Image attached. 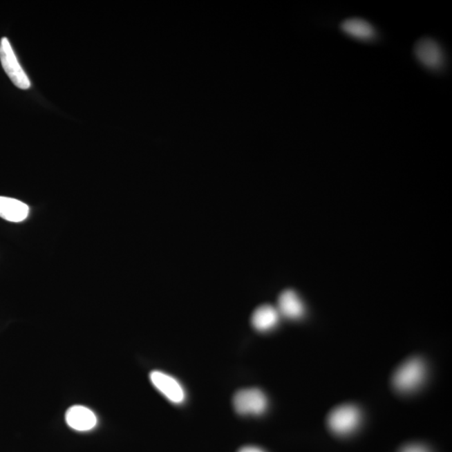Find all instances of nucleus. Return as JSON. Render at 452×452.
Listing matches in <instances>:
<instances>
[{
	"mask_svg": "<svg viewBox=\"0 0 452 452\" xmlns=\"http://www.w3.org/2000/svg\"><path fill=\"white\" fill-rule=\"evenodd\" d=\"M0 62L8 77L15 86L22 90L30 88V79L19 64L9 39L6 37H3L0 41Z\"/></svg>",
	"mask_w": 452,
	"mask_h": 452,
	"instance_id": "obj_4",
	"label": "nucleus"
},
{
	"mask_svg": "<svg viewBox=\"0 0 452 452\" xmlns=\"http://www.w3.org/2000/svg\"><path fill=\"white\" fill-rule=\"evenodd\" d=\"M399 452H429V451H428L426 448L424 447L423 446L413 444V445H408L403 447Z\"/></svg>",
	"mask_w": 452,
	"mask_h": 452,
	"instance_id": "obj_12",
	"label": "nucleus"
},
{
	"mask_svg": "<svg viewBox=\"0 0 452 452\" xmlns=\"http://www.w3.org/2000/svg\"><path fill=\"white\" fill-rule=\"evenodd\" d=\"M414 54L420 64L432 70L441 69L445 59L442 47L431 37L419 39L415 44Z\"/></svg>",
	"mask_w": 452,
	"mask_h": 452,
	"instance_id": "obj_5",
	"label": "nucleus"
},
{
	"mask_svg": "<svg viewBox=\"0 0 452 452\" xmlns=\"http://www.w3.org/2000/svg\"><path fill=\"white\" fill-rule=\"evenodd\" d=\"M233 406L241 415H261L267 409L268 399L259 388H244L234 395Z\"/></svg>",
	"mask_w": 452,
	"mask_h": 452,
	"instance_id": "obj_2",
	"label": "nucleus"
},
{
	"mask_svg": "<svg viewBox=\"0 0 452 452\" xmlns=\"http://www.w3.org/2000/svg\"><path fill=\"white\" fill-rule=\"evenodd\" d=\"M361 413L352 404H343L336 407L328 415L329 429L336 435H345L352 433L359 426Z\"/></svg>",
	"mask_w": 452,
	"mask_h": 452,
	"instance_id": "obj_3",
	"label": "nucleus"
},
{
	"mask_svg": "<svg viewBox=\"0 0 452 452\" xmlns=\"http://www.w3.org/2000/svg\"><path fill=\"white\" fill-rule=\"evenodd\" d=\"M29 206L13 198L0 196V217L3 220L22 222L29 216Z\"/></svg>",
	"mask_w": 452,
	"mask_h": 452,
	"instance_id": "obj_10",
	"label": "nucleus"
},
{
	"mask_svg": "<svg viewBox=\"0 0 452 452\" xmlns=\"http://www.w3.org/2000/svg\"><path fill=\"white\" fill-rule=\"evenodd\" d=\"M425 364L419 358L406 361L395 372L392 383L396 390L408 393L417 388L425 379Z\"/></svg>",
	"mask_w": 452,
	"mask_h": 452,
	"instance_id": "obj_1",
	"label": "nucleus"
},
{
	"mask_svg": "<svg viewBox=\"0 0 452 452\" xmlns=\"http://www.w3.org/2000/svg\"><path fill=\"white\" fill-rule=\"evenodd\" d=\"M279 314L288 319H299L305 312L304 305L299 295L293 290H285L281 293L279 299Z\"/></svg>",
	"mask_w": 452,
	"mask_h": 452,
	"instance_id": "obj_9",
	"label": "nucleus"
},
{
	"mask_svg": "<svg viewBox=\"0 0 452 452\" xmlns=\"http://www.w3.org/2000/svg\"><path fill=\"white\" fill-rule=\"evenodd\" d=\"M238 452H265L263 449H261L259 447L247 446L241 448Z\"/></svg>",
	"mask_w": 452,
	"mask_h": 452,
	"instance_id": "obj_13",
	"label": "nucleus"
},
{
	"mask_svg": "<svg viewBox=\"0 0 452 452\" xmlns=\"http://www.w3.org/2000/svg\"><path fill=\"white\" fill-rule=\"evenodd\" d=\"M279 319L280 314L277 308L271 305H263L253 312L252 323L256 330L267 332L276 326Z\"/></svg>",
	"mask_w": 452,
	"mask_h": 452,
	"instance_id": "obj_11",
	"label": "nucleus"
},
{
	"mask_svg": "<svg viewBox=\"0 0 452 452\" xmlns=\"http://www.w3.org/2000/svg\"><path fill=\"white\" fill-rule=\"evenodd\" d=\"M150 380L153 386L169 402L177 404L185 402L186 399L185 388L173 376L156 370L151 373Z\"/></svg>",
	"mask_w": 452,
	"mask_h": 452,
	"instance_id": "obj_6",
	"label": "nucleus"
},
{
	"mask_svg": "<svg viewBox=\"0 0 452 452\" xmlns=\"http://www.w3.org/2000/svg\"><path fill=\"white\" fill-rule=\"evenodd\" d=\"M340 29L348 37L358 39V41H371L376 35L374 26L366 19L358 17L344 19L340 23Z\"/></svg>",
	"mask_w": 452,
	"mask_h": 452,
	"instance_id": "obj_8",
	"label": "nucleus"
},
{
	"mask_svg": "<svg viewBox=\"0 0 452 452\" xmlns=\"http://www.w3.org/2000/svg\"><path fill=\"white\" fill-rule=\"evenodd\" d=\"M66 422L71 429L77 431H88L97 426V418L89 408L83 406H73L66 411Z\"/></svg>",
	"mask_w": 452,
	"mask_h": 452,
	"instance_id": "obj_7",
	"label": "nucleus"
}]
</instances>
